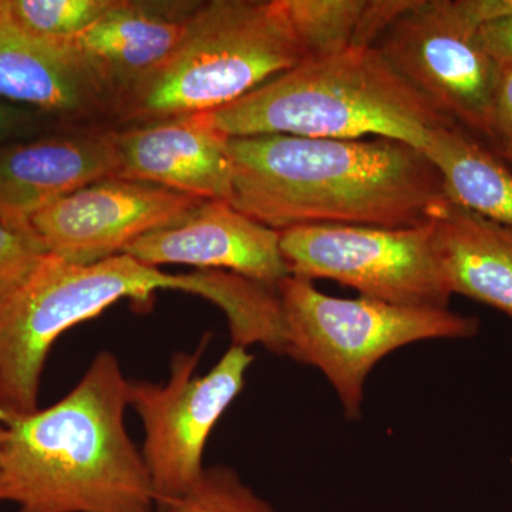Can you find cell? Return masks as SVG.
<instances>
[{
    "instance_id": "obj_1",
    "label": "cell",
    "mask_w": 512,
    "mask_h": 512,
    "mask_svg": "<svg viewBox=\"0 0 512 512\" xmlns=\"http://www.w3.org/2000/svg\"><path fill=\"white\" fill-rule=\"evenodd\" d=\"M231 204L282 232L309 225L410 228L446 204L443 177L419 148L389 138L229 137Z\"/></svg>"
},
{
    "instance_id": "obj_2",
    "label": "cell",
    "mask_w": 512,
    "mask_h": 512,
    "mask_svg": "<svg viewBox=\"0 0 512 512\" xmlns=\"http://www.w3.org/2000/svg\"><path fill=\"white\" fill-rule=\"evenodd\" d=\"M128 407L130 380L104 350L59 402L0 417L6 501L18 512H157Z\"/></svg>"
},
{
    "instance_id": "obj_3",
    "label": "cell",
    "mask_w": 512,
    "mask_h": 512,
    "mask_svg": "<svg viewBox=\"0 0 512 512\" xmlns=\"http://www.w3.org/2000/svg\"><path fill=\"white\" fill-rule=\"evenodd\" d=\"M205 114L228 137L375 136L421 151L434 130L457 126L399 76L377 47L306 60Z\"/></svg>"
},
{
    "instance_id": "obj_4",
    "label": "cell",
    "mask_w": 512,
    "mask_h": 512,
    "mask_svg": "<svg viewBox=\"0 0 512 512\" xmlns=\"http://www.w3.org/2000/svg\"><path fill=\"white\" fill-rule=\"evenodd\" d=\"M158 289L201 296L225 315L234 311L244 279L197 269L168 274L119 254L89 265L47 255L16 291L0 298V417L36 412L40 379L57 339L121 299L148 301Z\"/></svg>"
},
{
    "instance_id": "obj_5",
    "label": "cell",
    "mask_w": 512,
    "mask_h": 512,
    "mask_svg": "<svg viewBox=\"0 0 512 512\" xmlns=\"http://www.w3.org/2000/svg\"><path fill=\"white\" fill-rule=\"evenodd\" d=\"M305 62L284 0H211L183 39L111 113L131 126L211 113Z\"/></svg>"
},
{
    "instance_id": "obj_6",
    "label": "cell",
    "mask_w": 512,
    "mask_h": 512,
    "mask_svg": "<svg viewBox=\"0 0 512 512\" xmlns=\"http://www.w3.org/2000/svg\"><path fill=\"white\" fill-rule=\"evenodd\" d=\"M281 353L318 367L335 387L348 419H359L367 376L394 350L431 339H470L480 320L448 308L393 305L360 296L335 298L311 279L289 275L276 284Z\"/></svg>"
},
{
    "instance_id": "obj_7",
    "label": "cell",
    "mask_w": 512,
    "mask_h": 512,
    "mask_svg": "<svg viewBox=\"0 0 512 512\" xmlns=\"http://www.w3.org/2000/svg\"><path fill=\"white\" fill-rule=\"evenodd\" d=\"M289 275L329 279L360 296L403 306L448 308L433 221L421 227L309 225L281 232Z\"/></svg>"
},
{
    "instance_id": "obj_8",
    "label": "cell",
    "mask_w": 512,
    "mask_h": 512,
    "mask_svg": "<svg viewBox=\"0 0 512 512\" xmlns=\"http://www.w3.org/2000/svg\"><path fill=\"white\" fill-rule=\"evenodd\" d=\"M205 348L175 353L165 383L130 380V407L143 423L141 453L157 512L194 487L204 473V453L222 414L244 389L254 356L232 345L207 375L197 373Z\"/></svg>"
},
{
    "instance_id": "obj_9",
    "label": "cell",
    "mask_w": 512,
    "mask_h": 512,
    "mask_svg": "<svg viewBox=\"0 0 512 512\" xmlns=\"http://www.w3.org/2000/svg\"><path fill=\"white\" fill-rule=\"evenodd\" d=\"M376 47L440 113L488 144L500 66L461 0H413Z\"/></svg>"
},
{
    "instance_id": "obj_10",
    "label": "cell",
    "mask_w": 512,
    "mask_h": 512,
    "mask_svg": "<svg viewBox=\"0 0 512 512\" xmlns=\"http://www.w3.org/2000/svg\"><path fill=\"white\" fill-rule=\"evenodd\" d=\"M201 201L160 185L104 178L37 211L30 224L50 255L89 265L121 254Z\"/></svg>"
},
{
    "instance_id": "obj_11",
    "label": "cell",
    "mask_w": 512,
    "mask_h": 512,
    "mask_svg": "<svg viewBox=\"0 0 512 512\" xmlns=\"http://www.w3.org/2000/svg\"><path fill=\"white\" fill-rule=\"evenodd\" d=\"M279 239L281 232L251 220L231 202L202 200L177 220L131 242L121 254L154 268L190 265L276 285L289 276Z\"/></svg>"
},
{
    "instance_id": "obj_12",
    "label": "cell",
    "mask_w": 512,
    "mask_h": 512,
    "mask_svg": "<svg viewBox=\"0 0 512 512\" xmlns=\"http://www.w3.org/2000/svg\"><path fill=\"white\" fill-rule=\"evenodd\" d=\"M106 137L113 178L160 185L200 200L231 202L229 137L207 114L111 130Z\"/></svg>"
},
{
    "instance_id": "obj_13",
    "label": "cell",
    "mask_w": 512,
    "mask_h": 512,
    "mask_svg": "<svg viewBox=\"0 0 512 512\" xmlns=\"http://www.w3.org/2000/svg\"><path fill=\"white\" fill-rule=\"evenodd\" d=\"M201 2L114 0L93 25L62 40L114 104L174 52Z\"/></svg>"
},
{
    "instance_id": "obj_14",
    "label": "cell",
    "mask_w": 512,
    "mask_h": 512,
    "mask_svg": "<svg viewBox=\"0 0 512 512\" xmlns=\"http://www.w3.org/2000/svg\"><path fill=\"white\" fill-rule=\"evenodd\" d=\"M113 173L106 133L2 147L0 217L33 228L37 211Z\"/></svg>"
},
{
    "instance_id": "obj_15",
    "label": "cell",
    "mask_w": 512,
    "mask_h": 512,
    "mask_svg": "<svg viewBox=\"0 0 512 512\" xmlns=\"http://www.w3.org/2000/svg\"><path fill=\"white\" fill-rule=\"evenodd\" d=\"M0 100L28 104L60 116L110 110L106 96L66 43L26 32L2 9Z\"/></svg>"
},
{
    "instance_id": "obj_16",
    "label": "cell",
    "mask_w": 512,
    "mask_h": 512,
    "mask_svg": "<svg viewBox=\"0 0 512 512\" xmlns=\"http://www.w3.org/2000/svg\"><path fill=\"white\" fill-rule=\"evenodd\" d=\"M433 231L451 293L512 318V229L447 201Z\"/></svg>"
},
{
    "instance_id": "obj_17",
    "label": "cell",
    "mask_w": 512,
    "mask_h": 512,
    "mask_svg": "<svg viewBox=\"0 0 512 512\" xmlns=\"http://www.w3.org/2000/svg\"><path fill=\"white\" fill-rule=\"evenodd\" d=\"M423 153L443 177L447 200L512 229V167L460 126L431 133Z\"/></svg>"
},
{
    "instance_id": "obj_18",
    "label": "cell",
    "mask_w": 512,
    "mask_h": 512,
    "mask_svg": "<svg viewBox=\"0 0 512 512\" xmlns=\"http://www.w3.org/2000/svg\"><path fill=\"white\" fill-rule=\"evenodd\" d=\"M306 60L376 47L413 0H284Z\"/></svg>"
},
{
    "instance_id": "obj_19",
    "label": "cell",
    "mask_w": 512,
    "mask_h": 512,
    "mask_svg": "<svg viewBox=\"0 0 512 512\" xmlns=\"http://www.w3.org/2000/svg\"><path fill=\"white\" fill-rule=\"evenodd\" d=\"M113 3L114 0H0V9L26 32L62 42L93 25Z\"/></svg>"
},
{
    "instance_id": "obj_20",
    "label": "cell",
    "mask_w": 512,
    "mask_h": 512,
    "mask_svg": "<svg viewBox=\"0 0 512 512\" xmlns=\"http://www.w3.org/2000/svg\"><path fill=\"white\" fill-rule=\"evenodd\" d=\"M161 512H278L227 466L207 467L198 483Z\"/></svg>"
},
{
    "instance_id": "obj_21",
    "label": "cell",
    "mask_w": 512,
    "mask_h": 512,
    "mask_svg": "<svg viewBox=\"0 0 512 512\" xmlns=\"http://www.w3.org/2000/svg\"><path fill=\"white\" fill-rule=\"evenodd\" d=\"M47 255L35 229L0 217V298L25 284Z\"/></svg>"
},
{
    "instance_id": "obj_22",
    "label": "cell",
    "mask_w": 512,
    "mask_h": 512,
    "mask_svg": "<svg viewBox=\"0 0 512 512\" xmlns=\"http://www.w3.org/2000/svg\"><path fill=\"white\" fill-rule=\"evenodd\" d=\"M487 146L512 167V66H500Z\"/></svg>"
},
{
    "instance_id": "obj_23",
    "label": "cell",
    "mask_w": 512,
    "mask_h": 512,
    "mask_svg": "<svg viewBox=\"0 0 512 512\" xmlns=\"http://www.w3.org/2000/svg\"><path fill=\"white\" fill-rule=\"evenodd\" d=\"M480 39L498 66H512V18L485 23L480 28Z\"/></svg>"
},
{
    "instance_id": "obj_24",
    "label": "cell",
    "mask_w": 512,
    "mask_h": 512,
    "mask_svg": "<svg viewBox=\"0 0 512 512\" xmlns=\"http://www.w3.org/2000/svg\"><path fill=\"white\" fill-rule=\"evenodd\" d=\"M463 8L478 26L512 18V0H461Z\"/></svg>"
},
{
    "instance_id": "obj_25",
    "label": "cell",
    "mask_w": 512,
    "mask_h": 512,
    "mask_svg": "<svg viewBox=\"0 0 512 512\" xmlns=\"http://www.w3.org/2000/svg\"><path fill=\"white\" fill-rule=\"evenodd\" d=\"M30 120L32 116L29 113L19 110L8 101L0 100V141L15 136Z\"/></svg>"
},
{
    "instance_id": "obj_26",
    "label": "cell",
    "mask_w": 512,
    "mask_h": 512,
    "mask_svg": "<svg viewBox=\"0 0 512 512\" xmlns=\"http://www.w3.org/2000/svg\"><path fill=\"white\" fill-rule=\"evenodd\" d=\"M3 437H5V424L0 419V501H6L5 484H3V471H2V447Z\"/></svg>"
}]
</instances>
